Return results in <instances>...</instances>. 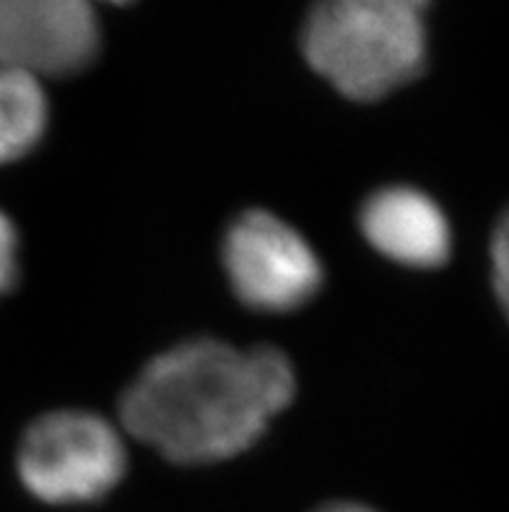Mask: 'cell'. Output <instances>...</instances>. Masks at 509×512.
Here are the masks:
<instances>
[{
    "instance_id": "1",
    "label": "cell",
    "mask_w": 509,
    "mask_h": 512,
    "mask_svg": "<svg viewBox=\"0 0 509 512\" xmlns=\"http://www.w3.org/2000/svg\"><path fill=\"white\" fill-rule=\"evenodd\" d=\"M297 390L278 349L185 341L151 359L120 401L123 427L174 463H216L250 450Z\"/></svg>"
},
{
    "instance_id": "2",
    "label": "cell",
    "mask_w": 509,
    "mask_h": 512,
    "mask_svg": "<svg viewBox=\"0 0 509 512\" xmlns=\"http://www.w3.org/2000/svg\"><path fill=\"white\" fill-rule=\"evenodd\" d=\"M432 0H315L302 26L312 71L354 102H377L424 73Z\"/></svg>"
},
{
    "instance_id": "3",
    "label": "cell",
    "mask_w": 509,
    "mask_h": 512,
    "mask_svg": "<svg viewBox=\"0 0 509 512\" xmlns=\"http://www.w3.org/2000/svg\"><path fill=\"white\" fill-rule=\"evenodd\" d=\"M125 445L110 422L89 411H52L26 429L19 476L47 505L102 500L125 474Z\"/></svg>"
},
{
    "instance_id": "4",
    "label": "cell",
    "mask_w": 509,
    "mask_h": 512,
    "mask_svg": "<svg viewBox=\"0 0 509 512\" xmlns=\"http://www.w3.org/2000/svg\"><path fill=\"white\" fill-rule=\"evenodd\" d=\"M221 258L234 294L252 310H299L323 286V266L310 242L268 211L237 216Z\"/></svg>"
},
{
    "instance_id": "5",
    "label": "cell",
    "mask_w": 509,
    "mask_h": 512,
    "mask_svg": "<svg viewBox=\"0 0 509 512\" xmlns=\"http://www.w3.org/2000/svg\"><path fill=\"white\" fill-rule=\"evenodd\" d=\"M102 47L91 0H0V68L71 76Z\"/></svg>"
},
{
    "instance_id": "6",
    "label": "cell",
    "mask_w": 509,
    "mask_h": 512,
    "mask_svg": "<svg viewBox=\"0 0 509 512\" xmlns=\"http://www.w3.org/2000/svg\"><path fill=\"white\" fill-rule=\"evenodd\" d=\"M364 240L398 266L432 271L452 255V227L445 211L419 188L390 185L372 193L361 206Z\"/></svg>"
},
{
    "instance_id": "7",
    "label": "cell",
    "mask_w": 509,
    "mask_h": 512,
    "mask_svg": "<svg viewBox=\"0 0 509 512\" xmlns=\"http://www.w3.org/2000/svg\"><path fill=\"white\" fill-rule=\"evenodd\" d=\"M47 99L39 78L0 68V164L16 162L42 141Z\"/></svg>"
},
{
    "instance_id": "8",
    "label": "cell",
    "mask_w": 509,
    "mask_h": 512,
    "mask_svg": "<svg viewBox=\"0 0 509 512\" xmlns=\"http://www.w3.org/2000/svg\"><path fill=\"white\" fill-rule=\"evenodd\" d=\"M491 286L509 323V208L499 216L491 234Z\"/></svg>"
},
{
    "instance_id": "9",
    "label": "cell",
    "mask_w": 509,
    "mask_h": 512,
    "mask_svg": "<svg viewBox=\"0 0 509 512\" xmlns=\"http://www.w3.org/2000/svg\"><path fill=\"white\" fill-rule=\"evenodd\" d=\"M19 276V237L11 219L0 211V297L16 284Z\"/></svg>"
},
{
    "instance_id": "10",
    "label": "cell",
    "mask_w": 509,
    "mask_h": 512,
    "mask_svg": "<svg viewBox=\"0 0 509 512\" xmlns=\"http://www.w3.org/2000/svg\"><path fill=\"white\" fill-rule=\"evenodd\" d=\"M317 512H374L364 505H354V502H336V505H328V507H320Z\"/></svg>"
},
{
    "instance_id": "11",
    "label": "cell",
    "mask_w": 509,
    "mask_h": 512,
    "mask_svg": "<svg viewBox=\"0 0 509 512\" xmlns=\"http://www.w3.org/2000/svg\"><path fill=\"white\" fill-rule=\"evenodd\" d=\"M112 3H130V0H112Z\"/></svg>"
}]
</instances>
